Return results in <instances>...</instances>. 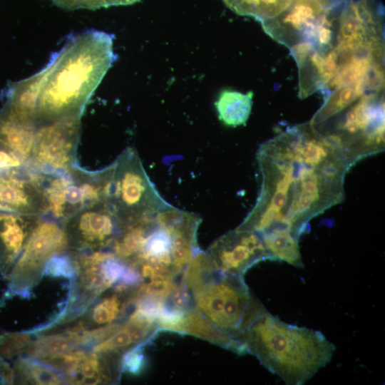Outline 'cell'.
Listing matches in <instances>:
<instances>
[{
    "instance_id": "1",
    "label": "cell",
    "mask_w": 385,
    "mask_h": 385,
    "mask_svg": "<svg viewBox=\"0 0 385 385\" xmlns=\"http://www.w3.org/2000/svg\"><path fill=\"white\" fill-rule=\"evenodd\" d=\"M257 161L259 194L237 229L258 235L283 230L299 240L312 218L342 201L345 175L356 163L310 123L263 143Z\"/></svg>"
},
{
    "instance_id": "2",
    "label": "cell",
    "mask_w": 385,
    "mask_h": 385,
    "mask_svg": "<svg viewBox=\"0 0 385 385\" xmlns=\"http://www.w3.org/2000/svg\"><path fill=\"white\" fill-rule=\"evenodd\" d=\"M197 214L173 205L120 226L110 250L134 270L143 283L176 280L200 251Z\"/></svg>"
},
{
    "instance_id": "3",
    "label": "cell",
    "mask_w": 385,
    "mask_h": 385,
    "mask_svg": "<svg viewBox=\"0 0 385 385\" xmlns=\"http://www.w3.org/2000/svg\"><path fill=\"white\" fill-rule=\"evenodd\" d=\"M114 36L89 29L68 36L53 53V63L41 91L38 125L68 115L81 116L107 71L117 58Z\"/></svg>"
},
{
    "instance_id": "4",
    "label": "cell",
    "mask_w": 385,
    "mask_h": 385,
    "mask_svg": "<svg viewBox=\"0 0 385 385\" xmlns=\"http://www.w3.org/2000/svg\"><path fill=\"white\" fill-rule=\"evenodd\" d=\"M241 342L268 371L286 384L302 385L332 359L335 345L318 330L286 323L262 306Z\"/></svg>"
},
{
    "instance_id": "5",
    "label": "cell",
    "mask_w": 385,
    "mask_h": 385,
    "mask_svg": "<svg viewBox=\"0 0 385 385\" xmlns=\"http://www.w3.org/2000/svg\"><path fill=\"white\" fill-rule=\"evenodd\" d=\"M182 279L196 309L220 332L241 342L247 324L263 306L244 277L221 272L207 252L200 250L185 267Z\"/></svg>"
},
{
    "instance_id": "6",
    "label": "cell",
    "mask_w": 385,
    "mask_h": 385,
    "mask_svg": "<svg viewBox=\"0 0 385 385\" xmlns=\"http://www.w3.org/2000/svg\"><path fill=\"white\" fill-rule=\"evenodd\" d=\"M68 251L76 272L71 279L68 299L61 312L49 323L38 327L39 329L76 319L101 294L117 284L126 282L131 275L130 267L111 250Z\"/></svg>"
},
{
    "instance_id": "7",
    "label": "cell",
    "mask_w": 385,
    "mask_h": 385,
    "mask_svg": "<svg viewBox=\"0 0 385 385\" xmlns=\"http://www.w3.org/2000/svg\"><path fill=\"white\" fill-rule=\"evenodd\" d=\"M112 164L97 171H88L76 165L41 178V217L63 224L79 210L106 202Z\"/></svg>"
},
{
    "instance_id": "8",
    "label": "cell",
    "mask_w": 385,
    "mask_h": 385,
    "mask_svg": "<svg viewBox=\"0 0 385 385\" xmlns=\"http://www.w3.org/2000/svg\"><path fill=\"white\" fill-rule=\"evenodd\" d=\"M112 166L106 202L115 211L120 225L172 206L150 180L135 149L126 148Z\"/></svg>"
},
{
    "instance_id": "9",
    "label": "cell",
    "mask_w": 385,
    "mask_h": 385,
    "mask_svg": "<svg viewBox=\"0 0 385 385\" xmlns=\"http://www.w3.org/2000/svg\"><path fill=\"white\" fill-rule=\"evenodd\" d=\"M334 117L332 128L318 129L334 136L356 163L384 149V93L363 96Z\"/></svg>"
},
{
    "instance_id": "10",
    "label": "cell",
    "mask_w": 385,
    "mask_h": 385,
    "mask_svg": "<svg viewBox=\"0 0 385 385\" xmlns=\"http://www.w3.org/2000/svg\"><path fill=\"white\" fill-rule=\"evenodd\" d=\"M67 250L63 225L41 217L6 278V295L29 297L41 279L49 260Z\"/></svg>"
},
{
    "instance_id": "11",
    "label": "cell",
    "mask_w": 385,
    "mask_h": 385,
    "mask_svg": "<svg viewBox=\"0 0 385 385\" xmlns=\"http://www.w3.org/2000/svg\"><path fill=\"white\" fill-rule=\"evenodd\" d=\"M81 118L68 115L38 125L31 158L37 172L49 175L76 165Z\"/></svg>"
},
{
    "instance_id": "12",
    "label": "cell",
    "mask_w": 385,
    "mask_h": 385,
    "mask_svg": "<svg viewBox=\"0 0 385 385\" xmlns=\"http://www.w3.org/2000/svg\"><path fill=\"white\" fill-rule=\"evenodd\" d=\"M62 225L68 250L73 252L109 250L120 230L119 220L107 202L79 210Z\"/></svg>"
},
{
    "instance_id": "13",
    "label": "cell",
    "mask_w": 385,
    "mask_h": 385,
    "mask_svg": "<svg viewBox=\"0 0 385 385\" xmlns=\"http://www.w3.org/2000/svg\"><path fill=\"white\" fill-rule=\"evenodd\" d=\"M206 252L219 271L238 277H243L255 264L269 260L257 233L236 228L217 239Z\"/></svg>"
},
{
    "instance_id": "14",
    "label": "cell",
    "mask_w": 385,
    "mask_h": 385,
    "mask_svg": "<svg viewBox=\"0 0 385 385\" xmlns=\"http://www.w3.org/2000/svg\"><path fill=\"white\" fill-rule=\"evenodd\" d=\"M122 359L80 348L53 361L49 365L58 369L68 384H113L120 381Z\"/></svg>"
},
{
    "instance_id": "15",
    "label": "cell",
    "mask_w": 385,
    "mask_h": 385,
    "mask_svg": "<svg viewBox=\"0 0 385 385\" xmlns=\"http://www.w3.org/2000/svg\"><path fill=\"white\" fill-rule=\"evenodd\" d=\"M41 177L33 170L0 173V211L41 216Z\"/></svg>"
},
{
    "instance_id": "16",
    "label": "cell",
    "mask_w": 385,
    "mask_h": 385,
    "mask_svg": "<svg viewBox=\"0 0 385 385\" xmlns=\"http://www.w3.org/2000/svg\"><path fill=\"white\" fill-rule=\"evenodd\" d=\"M140 286L114 285L101 294L75 320L86 330L103 328L125 322L134 309Z\"/></svg>"
},
{
    "instance_id": "17",
    "label": "cell",
    "mask_w": 385,
    "mask_h": 385,
    "mask_svg": "<svg viewBox=\"0 0 385 385\" xmlns=\"http://www.w3.org/2000/svg\"><path fill=\"white\" fill-rule=\"evenodd\" d=\"M41 216L0 211V274L6 279Z\"/></svg>"
},
{
    "instance_id": "18",
    "label": "cell",
    "mask_w": 385,
    "mask_h": 385,
    "mask_svg": "<svg viewBox=\"0 0 385 385\" xmlns=\"http://www.w3.org/2000/svg\"><path fill=\"white\" fill-rule=\"evenodd\" d=\"M158 330L153 318L133 309L116 331L91 349L122 359L128 351L146 344Z\"/></svg>"
},
{
    "instance_id": "19",
    "label": "cell",
    "mask_w": 385,
    "mask_h": 385,
    "mask_svg": "<svg viewBox=\"0 0 385 385\" xmlns=\"http://www.w3.org/2000/svg\"><path fill=\"white\" fill-rule=\"evenodd\" d=\"M36 122L17 112L7 103L0 111V140L31 163Z\"/></svg>"
},
{
    "instance_id": "20",
    "label": "cell",
    "mask_w": 385,
    "mask_h": 385,
    "mask_svg": "<svg viewBox=\"0 0 385 385\" xmlns=\"http://www.w3.org/2000/svg\"><path fill=\"white\" fill-rule=\"evenodd\" d=\"M52 63L51 56L46 65L38 73L11 83L6 93L5 103L36 122V114L38 98Z\"/></svg>"
},
{
    "instance_id": "21",
    "label": "cell",
    "mask_w": 385,
    "mask_h": 385,
    "mask_svg": "<svg viewBox=\"0 0 385 385\" xmlns=\"http://www.w3.org/2000/svg\"><path fill=\"white\" fill-rule=\"evenodd\" d=\"M7 362L14 371L15 384H66L65 378L58 369L36 359L20 356Z\"/></svg>"
},
{
    "instance_id": "22",
    "label": "cell",
    "mask_w": 385,
    "mask_h": 385,
    "mask_svg": "<svg viewBox=\"0 0 385 385\" xmlns=\"http://www.w3.org/2000/svg\"><path fill=\"white\" fill-rule=\"evenodd\" d=\"M252 96V92L222 91L215 102L219 119L231 127L245 125L251 113Z\"/></svg>"
},
{
    "instance_id": "23",
    "label": "cell",
    "mask_w": 385,
    "mask_h": 385,
    "mask_svg": "<svg viewBox=\"0 0 385 385\" xmlns=\"http://www.w3.org/2000/svg\"><path fill=\"white\" fill-rule=\"evenodd\" d=\"M260 236L268 254L269 260L283 261L296 267H303L299 239L292 233L274 230Z\"/></svg>"
},
{
    "instance_id": "24",
    "label": "cell",
    "mask_w": 385,
    "mask_h": 385,
    "mask_svg": "<svg viewBox=\"0 0 385 385\" xmlns=\"http://www.w3.org/2000/svg\"><path fill=\"white\" fill-rule=\"evenodd\" d=\"M225 4L239 15L250 16L262 25L283 12L292 0H223Z\"/></svg>"
},
{
    "instance_id": "25",
    "label": "cell",
    "mask_w": 385,
    "mask_h": 385,
    "mask_svg": "<svg viewBox=\"0 0 385 385\" xmlns=\"http://www.w3.org/2000/svg\"><path fill=\"white\" fill-rule=\"evenodd\" d=\"M35 334L31 331L3 332L0 334V357L11 361L20 356H26Z\"/></svg>"
},
{
    "instance_id": "26",
    "label": "cell",
    "mask_w": 385,
    "mask_h": 385,
    "mask_svg": "<svg viewBox=\"0 0 385 385\" xmlns=\"http://www.w3.org/2000/svg\"><path fill=\"white\" fill-rule=\"evenodd\" d=\"M76 272L71 253L66 251L53 255L46 264L44 274L52 277L73 279Z\"/></svg>"
},
{
    "instance_id": "27",
    "label": "cell",
    "mask_w": 385,
    "mask_h": 385,
    "mask_svg": "<svg viewBox=\"0 0 385 385\" xmlns=\"http://www.w3.org/2000/svg\"><path fill=\"white\" fill-rule=\"evenodd\" d=\"M141 346H136L123 355L121 363L122 371L134 375L141 372L145 363Z\"/></svg>"
},
{
    "instance_id": "28",
    "label": "cell",
    "mask_w": 385,
    "mask_h": 385,
    "mask_svg": "<svg viewBox=\"0 0 385 385\" xmlns=\"http://www.w3.org/2000/svg\"><path fill=\"white\" fill-rule=\"evenodd\" d=\"M58 6L68 9H96L106 7L104 0H51Z\"/></svg>"
},
{
    "instance_id": "29",
    "label": "cell",
    "mask_w": 385,
    "mask_h": 385,
    "mask_svg": "<svg viewBox=\"0 0 385 385\" xmlns=\"http://www.w3.org/2000/svg\"><path fill=\"white\" fill-rule=\"evenodd\" d=\"M140 0H104L106 7L110 6L128 5L135 3Z\"/></svg>"
}]
</instances>
